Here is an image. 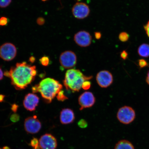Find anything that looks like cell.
Masks as SVG:
<instances>
[{"instance_id": "obj_28", "label": "cell", "mask_w": 149, "mask_h": 149, "mask_svg": "<svg viewBox=\"0 0 149 149\" xmlns=\"http://www.w3.org/2000/svg\"><path fill=\"white\" fill-rule=\"evenodd\" d=\"M120 56L123 59L126 60V59L127 58L128 54L126 51L124 50V51L121 52Z\"/></svg>"}, {"instance_id": "obj_36", "label": "cell", "mask_w": 149, "mask_h": 149, "mask_svg": "<svg viewBox=\"0 0 149 149\" xmlns=\"http://www.w3.org/2000/svg\"><path fill=\"white\" fill-rule=\"evenodd\" d=\"M146 82L147 84L149 85V71L147 74V77L146 78Z\"/></svg>"}, {"instance_id": "obj_18", "label": "cell", "mask_w": 149, "mask_h": 149, "mask_svg": "<svg viewBox=\"0 0 149 149\" xmlns=\"http://www.w3.org/2000/svg\"><path fill=\"white\" fill-rule=\"evenodd\" d=\"M41 64L43 66H47L50 64V59L49 58L46 56H44L40 59Z\"/></svg>"}, {"instance_id": "obj_24", "label": "cell", "mask_w": 149, "mask_h": 149, "mask_svg": "<svg viewBox=\"0 0 149 149\" xmlns=\"http://www.w3.org/2000/svg\"><path fill=\"white\" fill-rule=\"evenodd\" d=\"M139 65L140 68H143L148 66V63L145 59H140L139 61Z\"/></svg>"}, {"instance_id": "obj_38", "label": "cell", "mask_w": 149, "mask_h": 149, "mask_svg": "<svg viewBox=\"0 0 149 149\" xmlns=\"http://www.w3.org/2000/svg\"><path fill=\"white\" fill-rule=\"evenodd\" d=\"M42 1H43L45 2L47 1H49V0H42Z\"/></svg>"}, {"instance_id": "obj_6", "label": "cell", "mask_w": 149, "mask_h": 149, "mask_svg": "<svg viewBox=\"0 0 149 149\" xmlns=\"http://www.w3.org/2000/svg\"><path fill=\"white\" fill-rule=\"evenodd\" d=\"M17 53L16 46L11 43H5L0 47V57L3 60H13L16 57Z\"/></svg>"}, {"instance_id": "obj_8", "label": "cell", "mask_w": 149, "mask_h": 149, "mask_svg": "<svg viewBox=\"0 0 149 149\" xmlns=\"http://www.w3.org/2000/svg\"><path fill=\"white\" fill-rule=\"evenodd\" d=\"M24 125L26 131L31 134L38 133L42 127L41 123L37 118L36 116L29 117L26 118Z\"/></svg>"}, {"instance_id": "obj_21", "label": "cell", "mask_w": 149, "mask_h": 149, "mask_svg": "<svg viewBox=\"0 0 149 149\" xmlns=\"http://www.w3.org/2000/svg\"><path fill=\"white\" fill-rule=\"evenodd\" d=\"M12 0H0V7L6 8L10 4Z\"/></svg>"}, {"instance_id": "obj_11", "label": "cell", "mask_w": 149, "mask_h": 149, "mask_svg": "<svg viewBox=\"0 0 149 149\" xmlns=\"http://www.w3.org/2000/svg\"><path fill=\"white\" fill-rule=\"evenodd\" d=\"M96 81L99 85L102 88H107L113 83L112 74L107 70H102L97 74Z\"/></svg>"}, {"instance_id": "obj_34", "label": "cell", "mask_w": 149, "mask_h": 149, "mask_svg": "<svg viewBox=\"0 0 149 149\" xmlns=\"http://www.w3.org/2000/svg\"><path fill=\"white\" fill-rule=\"evenodd\" d=\"M3 75L4 74H3V71L0 68V81L3 79Z\"/></svg>"}, {"instance_id": "obj_32", "label": "cell", "mask_w": 149, "mask_h": 149, "mask_svg": "<svg viewBox=\"0 0 149 149\" xmlns=\"http://www.w3.org/2000/svg\"><path fill=\"white\" fill-rule=\"evenodd\" d=\"M32 91L33 93H37L39 92L38 91V85H36L32 87Z\"/></svg>"}, {"instance_id": "obj_15", "label": "cell", "mask_w": 149, "mask_h": 149, "mask_svg": "<svg viewBox=\"0 0 149 149\" xmlns=\"http://www.w3.org/2000/svg\"><path fill=\"white\" fill-rule=\"evenodd\" d=\"M114 149H135V148L130 141L126 140H122L117 143Z\"/></svg>"}, {"instance_id": "obj_40", "label": "cell", "mask_w": 149, "mask_h": 149, "mask_svg": "<svg viewBox=\"0 0 149 149\" xmlns=\"http://www.w3.org/2000/svg\"></svg>"}, {"instance_id": "obj_23", "label": "cell", "mask_w": 149, "mask_h": 149, "mask_svg": "<svg viewBox=\"0 0 149 149\" xmlns=\"http://www.w3.org/2000/svg\"><path fill=\"white\" fill-rule=\"evenodd\" d=\"M78 125L80 128H84L87 127L88 126V124L85 120L84 119H81L78 123Z\"/></svg>"}, {"instance_id": "obj_39", "label": "cell", "mask_w": 149, "mask_h": 149, "mask_svg": "<svg viewBox=\"0 0 149 149\" xmlns=\"http://www.w3.org/2000/svg\"><path fill=\"white\" fill-rule=\"evenodd\" d=\"M81 1V0H77V1Z\"/></svg>"}, {"instance_id": "obj_26", "label": "cell", "mask_w": 149, "mask_h": 149, "mask_svg": "<svg viewBox=\"0 0 149 149\" xmlns=\"http://www.w3.org/2000/svg\"><path fill=\"white\" fill-rule=\"evenodd\" d=\"M91 85V83L90 81H86L83 83L82 88L84 90H88L90 88Z\"/></svg>"}, {"instance_id": "obj_35", "label": "cell", "mask_w": 149, "mask_h": 149, "mask_svg": "<svg viewBox=\"0 0 149 149\" xmlns=\"http://www.w3.org/2000/svg\"><path fill=\"white\" fill-rule=\"evenodd\" d=\"M5 96L3 95L0 94V102H2L4 100Z\"/></svg>"}, {"instance_id": "obj_41", "label": "cell", "mask_w": 149, "mask_h": 149, "mask_svg": "<svg viewBox=\"0 0 149 149\" xmlns=\"http://www.w3.org/2000/svg\"><path fill=\"white\" fill-rule=\"evenodd\" d=\"M0 149H1V148H0Z\"/></svg>"}, {"instance_id": "obj_7", "label": "cell", "mask_w": 149, "mask_h": 149, "mask_svg": "<svg viewBox=\"0 0 149 149\" xmlns=\"http://www.w3.org/2000/svg\"><path fill=\"white\" fill-rule=\"evenodd\" d=\"M72 15L74 17L79 19H84L90 14V9L88 6L84 3H76L72 7Z\"/></svg>"}, {"instance_id": "obj_4", "label": "cell", "mask_w": 149, "mask_h": 149, "mask_svg": "<svg viewBox=\"0 0 149 149\" xmlns=\"http://www.w3.org/2000/svg\"><path fill=\"white\" fill-rule=\"evenodd\" d=\"M117 117L118 120L122 123L128 124L134 120L136 113L133 108L128 106H124L118 110Z\"/></svg>"}, {"instance_id": "obj_10", "label": "cell", "mask_w": 149, "mask_h": 149, "mask_svg": "<svg viewBox=\"0 0 149 149\" xmlns=\"http://www.w3.org/2000/svg\"><path fill=\"white\" fill-rule=\"evenodd\" d=\"M39 145L42 149H55L57 147V141L51 134H46L40 137Z\"/></svg>"}, {"instance_id": "obj_33", "label": "cell", "mask_w": 149, "mask_h": 149, "mask_svg": "<svg viewBox=\"0 0 149 149\" xmlns=\"http://www.w3.org/2000/svg\"><path fill=\"white\" fill-rule=\"evenodd\" d=\"M35 60H36V58H35L33 56L30 57L29 59V61L31 63H34Z\"/></svg>"}, {"instance_id": "obj_29", "label": "cell", "mask_w": 149, "mask_h": 149, "mask_svg": "<svg viewBox=\"0 0 149 149\" xmlns=\"http://www.w3.org/2000/svg\"><path fill=\"white\" fill-rule=\"evenodd\" d=\"M19 106L15 104H13L11 107V109L14 113H16L18 109Z\"/></svg>"}, {"instance_id": "obj_13", "label": "cell", "mask_w": 149, "mask_h": 149, "mask_svg": "<svg viewBox=\"0 0 149 149\" xmlns=\"http://www.w3.org/2000/svg\"><path fill=\"white\" fill-rule=\"evenodd\" d=\"M40 98L36 95L33 93H29L26 95L23 101L24 107L28 111L35 110L38 105Z\"/></svg>"}, {"instance_id": "obj_17", "label": "cell", "mask_w": 149, "mask_h": 149, "mask_svg": "<svg viewBox=\"0 0 149 149\" xmlns=\"http://www.w3.org/2000/svg\"><path fill=\"white\" fill-rule=\"evenodd\" d=\"M119 39L120 41L123 42H127L129 40L130 35L127 33L122 32L119 35Z\"/></svg>"}, {"instance_id": "obj_20", "label": "cell", "mask_w": 149, "mask_h": 149, "mask_svg": "<svg viewBox=\"0 0 149 149\" xmlns=\"http://www.w3.org/2000/svg\"><path fill=\"white\" fill-rule=\"evenodd\" d=\"M31 145L34 149H40L39 141L37 138H34L31 140Z\"/></svg>"}, {"instance_id": "obj_12", "label": "cell", "mask_w": 149, "mask_h": 149, "mask_svg": "<svg viewBox=\"0 0 149 149\" xmlns=\"http://www.w3.org/2000/svg\"><path fill=\"white\" fill-rule=\"evenodd\" d=\"M95 102V98L93 93L91 92H85L80 96L79 102L81 108L80 110L85 108L92 107Z\"/></svg>"}, {"instance_id": "obj_16", "label": "cell", "mask_w": 149, "mask_h": 149, "mask_svg": "<svg viewBox=\"0 0 149 149\" xmlns=\"http://www.w3.org/2000/svg\"><path fill=\"white\" fill-rule=\"evenodd\" d=\"M138 53L140 56L143 57H149V45L143 44L139 47Z\"/></svg>"}, {"instance_id": "obj_9", "label": "cell", "mask_w": 149, "mask_h": 149, "mask_svg": "<svg viewBox=\"0 0 149 149\" xmlns=\"http://www.w3.org/2000/svg\"><path fill=\"white\" fill-rule=\"evenodd\" d=\"M92 36L89 32L84 31H79L74 35V40L78 45L82 47H87L91 45Z\"/></svg>"}, {"instance_id": "obj_27", "label": "cell", "mask_w": 149, "mask_h": 149, "mask_svg": "<svg viewBox=\"0 0 149 149\" xmlns=\"http://www.w3.org/2000/svg\"><path fill=\"white\" fill-rule=\"evenodd\" d=\"M37 23L39 25H42L45 23V20L42 17H40L37 18Z\"/></svg>"}, {"instance_id": "obj_31", "label": "cell", "mask_w": 149, "mask_h": 149, "mask_svg": "<svg viewBox=\"0 0 149 149\" xmlns=\"http://www.w3.org/2000/svg\"><path fill=\"white\" fill-rule=\"evenodd\" d=\"M144 29L146 34L149 38V20L144 26Z\"/></svg>"}, {"instance_id": "obj_30", "label": "cell", "mask_w": 149, "mask_h": 149, "mask_svg": "<svg viewBox=\"0 0 149 149\" xmlns=\"http://www.w3.org/2000/svg\"><path fill=\"white\" fill-rule=\"evenodd\" d=\"M95 38L97 40H99L101 38L102 34L99 31H96L94 33Z\"/></svg>"}, {"instance_id": "obj_22", "label": "cell", "mask_w": 149, "mask_h": 149, "mask_svg": "<svg viewBox=\"0 0 149 149\" xmlns=\"http://www.w3.org/2000/svg\"><path fill=\"white\" fill-rule=\"evenodd\" d=\"M19 115L16 113H14L11 115L10 119L12 122L15 123L18 122L19 120Z\"/></svg>"}, {"instance_id": "obj_1", "label": "cell", "mask_w": 149, "mask_h": 149, "mask_svg": "<svg viewBox=\"0 0 149 149\" xmlns=\"http://www.w3.org/2000/svg\"><path fill=\"white\" fill-rule=\"evenodd\" d=\"M37 73L36 66H31L24 61L16 63L9 71L5 72L4 75L10 78L11 84L15 88L22 90L34 81Z\"/></svg>"}, {"instance_id": "obj_5", "label": "cell", "mask_w": 149, "mask_h": 149, "mask_svg": "<svg viewBox=\"0 0 149 149\" xmlns=\"http://www.w3.org/2000/svg\"><path fill=\"white\" fill-rule=\"evenodd\" d=\"M77 58L74 52L67 51L63 52L59 57V62L61 66L65 69L73 68L77 63Z\"/></svg>"}, {"instance_id": "obj_3", "label": "cell", "mask_w": 149, "mask_h": 149, "mask_svg": "<svg viewBox=\"0 0 149 149\" xmlns=\"http://www.w3.org/2000/svg\"><path fill=\"white\" fill-rule=\"evenodd\" d=\"M38 85V91L45 101L50 103L63 88L58 81L51 78L42 80Z\"/></svg>"}, {"instance_id": "obj_19", "label": "cell", "mask_w": 149, "mask_h": 149, "mask_svg": "<svg viewBox=\"0 0 149 149\" xmlns=\"http://www.w3.org/2000/svg\"><path fill=\"white\" fill-rule=\"evenodd\" d=\"M57 98L59 101L62 102L68 99V98L64 95V91L61 90L59 91L57 95Z\"/></svg>"}, {"instance_id": "obj_37", "label": "cell", "mask_w": 149, "mask_h": 149, "mask_svg": "<svg viewBox=\"0 0 149 149\" xmlns=\"http://www.w3.org/2000/svg\"><path fill=\"white\" fill-rule=\"evenodd\" d=\"M3 149H10L8 146H4L3 148Z\"/></svg>"}, {"instance_id": "obj_25", "label": "cell", "mask_w": 149, "mask_h": 149, "mask_svg": "<svg viewBox=\"0 0 149 149\" xmlns=\"http://www.w3.org/2000/svg\"><path fill=\"white\" fill-rule=\"evenodd\" d=\"M9 19L6 17H3L0 18V25L4 26L7 25L8 23Z\"/></svg>"}, {"instance_id": "obj_14", "label": "cell", "mask_w": 149, "mask_h": 149, "mask_svg": "<svg viewBox=\"0 0 149 149\" xmlns=\"http://www.w3.org/2000/svg\"><path fill=\"white\" fill-rule=\"evenodd\" d=\"M74 119L75 116L72 110L70 109H64L61 111L60 120L61 124L66 125L72 123Z\"/></svg>"}, {"instance_id": "obj_2", "label": "cell", "mask_w": 149, "mask_h": 149, "mask_svg": "<svg viewBox=\"0 0 149 149\" xmlns=\"http://www.w3.org/2000/svg\"><path fill=\"white\" fill-rule=\"evenodd\" d=\"M92 77V76H85L79 70L72 69L67 71L63 83L67 90L79 92L84 82L90 80Z\"/></svg>"}]
</instances>
